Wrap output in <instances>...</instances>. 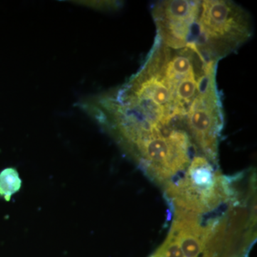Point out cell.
Returning a JSON list of instances; mask_svg holds the SVG:
<instances>
[{
    "label": "cell",
    "instance_id": "1",
    "mask_svg": "<svg viewBox=\"0 0 257 257\" xmlns=\"http://www.w3.org/2000/svg\"><path fill=\"white\" fill-rule=\"evenodd\" d=\"M217 65L194 49L172 48L156 36L136 73L93 103L106 119L135 133L189 135V119L201 93L216 77Z\"/></svg>",
    "mask_w": 257,
    "mask_h": 257
},
{
    "label": "cell",
    "instance_id": "2",
    "mask_svg": "<svg viewBox=\"0 0 257 257\" xmlns=\"http://www.w3.org/2000/svg\"><path fill=\"white\" fill-rule=\"evenodd\" d=\"M253 35L252 18L241 5L230 0H201L188 47L208 62L218 63L235 53Z\"/></svg>",
    "mask_w": 257,
    "mask_h": 257
},
{
    "label": "cell",
    "instance_id": "3",
    "mask_svg": "<svg viewBox=\"0 0 257 257\" xmlns=\"http://www.w3.org/2000/svg\"><path fill=\"white\" fill-rule=\"evenodd\" d=\"M199 0H163L151 7L156 36L167 46L188 47L191 28L197 16Z\"/></svg>",
    "mask_w": 257,
    "mask_h": 257
},
{
    "label": "cell",
    "instance_id": "4",
    "mask_svg": "<svg viewBox=\"0 0 257 257\" xmlns=\"http://www.w3.org/2000/svg\"><path fill=\"white\" fill-rule=\"evenodd\" d=\"M21 187V179L18 172L9 168L0 173V196L9 201L13 194H15Z\"/></svg>",
    "mask_w": 257,
    "mask_h": 257
},
{
    "label": "cell",
    "instance_id": "5",
    "mask_svg": "<svg viewBox=\"0 0 257 257\" xmlns=\"http://www.w3.org/2000/svg\"><path fill=\"white\" fill-rule=\"evenodd\" d=\"M152 257H184L175 235L170 232L163 244Z\"/></svg>",
    "mask_w": 257,
    "mask_h": 257
}]
</instances>
